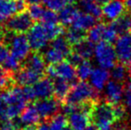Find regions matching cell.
<instances>
[{
	"instance_id": "obj_49",
	"label": "cell",
	"mask_w": 131,
	"mask_h": 130,
	"mask_svg": "<svg viewBox=\"0 0 131 130\" xmlns=\"http://www.w3.org/2000/svg\"><path fill=\"white\" fill-rule=\"evenodd\" d=\"M20 130H36V128L33 126H25L24 127H23V128Z\"/></svg>"
},
{
	"instance_id": "obj_46",
	"label": "cell",
	"mask_w": 131,
	"mask_h": 130,
	"mask_svg": "<svg viewBox=\"0 0 131 130\" xmlns=\"http://www.w3.org/2000/svg\"><path fill=\"white\" fill-rule=\"evenodd\" d=\"M5 104L3 102L1 96H0V119L3 118L4 113H5Z\"/></svg>"
},
{
	"instance_id": "obj_50",
	"label": "cell",
	"mask_w": 131,
	"mask_h": 130,
	"mask_svg": "<svg viewBox=\"0 0 131 130\" xmlns=\"http://www.w3.org/2000/svg\"><path fill=\"white\" fill-rule=\"evenodd\" d=\"M128 69H127V70H128V75H129V77L131 78V60L128 62Z\"/></svg>"
},
{
	"instance_id": "obj_34",
	"label": "cell",
	"mask_w": 131,
	"mask_h": 130,
	"mask_svg": "<svg viewBox=\"0 0 131 130\" xmlns=\"http://www.w3.org/2000/svg\"><path fill=\"white\" fill-rule=\"evenodd\" d=\"M79 0H47L44 4L47 5L48 9L54 12H58L65 5L69 4H75Z\"/></svg>"
},
{
	"instance_id": "obj_33",
	"label": "cell",
	"mask_w": 131,
	"mask_h": 130,
	"mask_svg": "<svg viewBox=\"0 0 131 130\" xmlns=\"http://www.w3.org/2000/svg\"><path fill=\"white\" fill-rule=\"evenodd\" d=\"M44 11H45V8L40 3L29 4L27 8L28 14L33 21H40L44 14Z\"/></svg>"
},
{
	"instance_id": "obj_4",
	"label": "cell",
	"mask_w": 131,
	"mask_h": 130,
	"mask_svg": "<svg viewBox=\"0 0 131 130\" xmlns=\"http://www.w3.org/2000/svg\"><path fill=\"white\" fill-rule=\"evenodd\" d=\"M10 34L11 35H9L7 40H8L11 54L17 58L19 61L25 60L30 51V46L27 36L23 33L10 32Z\"/></svg>"
},
{
	"instance_id": "obj_8",
	"label": "cell",
	"mask_w": 131,
	"mask_h": 130,
	"mask_svg": "<svg viewBox=\"0 0 131 130\" xmlns=\"http://www.w3.org/2000/svg\"><path fill=\"white\" fill-rule=\"evenodd\" d=\"M0 96L6 106L16 107L21 111H23L27 106L28 100L24 96L23 88L21 87L8 88L5 92L2 93Z\"/></svg>"
},
{
	"instance_id": "obj_48",
	"label": "cell",
	"mask_w": 131,
	"mask_h": 130,
	"mask_svg": "<svg viewBox=\"0 0 131 130\" xmlns=\"http://www.w3.org/2000/svg\"><path fill=\"white\" fill-rule=\"evenodd\" d=\"M125 2V5H126L127 9L131 11V0H124Z\"/></svg>"
},
{
	"instance_id": "obj_38",
	"label": "cell",
	"mask_w": 131,
	"mask_h": 130,
	"mask_svg": "<svg viewBox=\"0 0 131 130\" xmlns=\"http://www.w3.org/2000/svg\"><path fill=\"white\" fill-rule=\"evenodd\" d=\"M118 36H119V35H118L115 30L110 26V24L105 25L104 36H103V41L112 44L113 42H115L116 39H117Z\"/></svg>"
},
{
	"instance_id": "obj_2",
	"label": "cell",
	"mask_w": 131,
	"mask_h": 130,
	"mask_svg": "<svg viewBox=\"0 0 131 130\" xmlns=\"http://www.w3.org/2000/svg\"><path fill=\"white\" fill-rule=\"evenodd\" d=\"M98 94L89 84L85 81L74 83L70 88L64 102L75 107H81L90 102H97Z\"/></svg>"
},
{
	"instance_id": "obj_12",
	"label": "cell",
	"mask_w": 131,
	"mask_h": 130,
	"mask_svg": "<svg viewBox=\"0 0 131 130\" xmlns=\"http://www.w3.org/2000/svg\"><path fill=\"white\" fill-rule=\"evenodd\" d=\"M104 88V94L107 102L112 104L119 103L121 102L124 93V87L121 82L115 81L113 79L110 81L108 80Z\"/></svg>"
},
{
	"instance_id": "obj_32",
	"label": "cell",
	"mask_w": 131,
	"mask_h": 130,
	"mask_svg": "<svg viewBox=\"0 0 131 130\" xmlns=\"http://www.w3.org/2000/svg\"><path fill=\"white\" fill-rule=\"evenodd\" d=\"M48 124L50 130H63L64 127L68 126L67 118L63 114H55L51 117Z\"/></svg>"
},
{
	"instance_id": "obj_51",
	"label": "cell",
	"mask_w": 131,
	"mask_h": 130,
	"mask_svg": "<svg viewBox=\"0 0 131 130\" xmlns=\"http://www.w3.org/2000/svg\"><path fill=\"white\" fill-rule=\"evenodd\" d=\"M26 2L28 4H36V3H40L41 0H26Z\"/></svg>"
},
{
	"instance_id": "obj_36",
	"label": "cell",
	"mask_w": 131,
	"mask_h": 130,
	"mask_svg": "<svg viewBox=\"0 0 131 130\" xmlns=\"http://www.w3.org/2000/svg\"><path fill=\"white\" fill-rule=\"evenodd\" d=\"M40 21L43 23H46V24H55V23H58V14H57L56 12L53 10H50V9L47 8V10L45 9L44 11V14L41 17V20Z\"/></svg>"
},
{
	"instance_id": "obj_9",
	"label": "cell",
	"mask_w": 131,
	"mask_h": 130,
	"mask_svg": "<svg viewBox=\"0 0 131 130\" xmlns=\"http://www.w3.org/2000/svg\"><path fill=\"white\" fill-rule=\"evenodd\" d=\"M114 50L116 53L117 60L121 63H128L131 60V34L119 35L115 40Z\"/></svg>"
},
{
	"instance_id": "obj_35",
	"label": "cell",
	"mask_w": 131,
	"mask_h": 130,
	"mask_svg": "<svg viewBox=\"0 0 131 130\" xmlns=\"http://www.w3.org/2000/svg\"><path fill=\"white\" fill-rule=\"evenodd\" d=\"M13 83H14V79L11 76L10 71L0 65V90L8 88Z\"/></svg>"
},
{
	"instance_id": "obj_23",
	"label": "cell",
	"mask_w": 131,
	"mask_h": 130,
	"mask_svg": "<svg viewBox=\"0 0 131 130\" xmlns=\"http://www.w3.org/2000/svg\"><path fill=\"white\" fill-rule=\"evenodd\" d=\"M53 94L55 96L59 102H64L66 96L71 88L70 83L66 80L60 78H54V81L53 82Z\"/></svg>"
},
{
	"instance_id": "obj_28",
	"label": "cell",
	"mask_w": 131,
	"mask_h": 130,
	"mask_svg": "<svg viewBox=\"0 0 131 130\" xmlns=\"http://www.w3.org/2000/svg\"><path fill=\"white\" fill-rule=\"evenodd\" d=\"M43 57L45 62L48 63L49 64H56V63H60L62 60L65 59V56L63 55V54H62L60 51L56 50L52 46H50L46 51Z\"/></svg>"
},
{
	"instance_id": "obj_53",
	"label": "cell",
	"mask_w": 131,
	"mask_h": 130,
	"mask_svg": "<svg viewBox=\"0 0 131 130\" xmlns=\"http://www.w3.org/2000/svg\"><path fill=\"white\" fill-rule=\"evenodd\" d=\"M63 130H72V129H71V127H69V126H67V127H64V129H63Z\"/></svg>"
},
{
	"instance_id": "obj_17",
	"label": "cell",
	"mask_w": 131,
	"mask_h": 130,
	"mask_svg": "<svg viewBox=\"0 0 131 130\" xmlns=\"http://www.w3.org/2000/svg\"><path fill=\"white\" fill-rule=\"evenodd\" d=\"M96 20L97 19H95L94 16L79 11L78 15L76 16L71 25V28L82 30V31H86L96 23Z\"/></svg>"
},
{
	"instance_id": "obj_24",
	"label": "cell",
	"mask_w": 131,
	"mask_h": 130,
	"mask_svg": "<svg viewBox=\"0 0 131 130\" xmlns=\"http://www.w3.org/2000/svg\"><path fill=\"white\" fill-rule=\"evenodd\" d=\"M79 6L84 13L94 16L95 19L102 17V7L94 0H79Z\"/></svg>"
},
{
	"instance_id": "obj_31",
	"label": "cell",
	"mask_w": 131,
	"mask_h": 130,
	"mask_svg": "<svg viewBox=\"0 0 131 130\" xmlns=\"http://www.w3.org/2000/svg\"><path fill=\"white\" fill-rule=\"evenodd\" d=\"M112 72H111V75H112V78L113 80L115 81H119L122 83L125 80L127 77V74H128V70H127L126 65L124 63H118V64H115L113 67L112 68Z\"/></svg>"
},
{
	"instance_id": "obj_10",
	"label": "cell",
	"mask_w": 131,
	"mask_h": 130,
	"mask_svg": "<svg viewBox=\"0 0 131 130\" xmlns=\"http://www.w3.org/2000/svg\"><path fill=\"white\" fill-rule=\"evenodd\" d=\"M127 7L124 0H109L102 6V16L112 21L126 14Z\"/></svg>"
},
{
	"instance_id": "obj_11",
	"label": "cell",
	"mask_w": 131,
	"mask_h": 130,
	"mask_svg": "<svg viewBox=\"0 0 131 130\" xmlns=\"http://www.w3.org/2000/svg\"><path fill=\"white\" fill-rule=\"evenodd\" d=\"M34 107L36 108L40 118L49 119L57 113L60 109V102L57 99L52 97L39 99L35 102Z\"/></svg>"
},
{
	"instance_id": "obj_27",
	"label": "cell",
	"mask_w": 131,
	"mask_h": 130,
	"mask_svg": "<svg viewBox=\"0 0 131 130\" xmlns=\"http://www.w3.org/2000/svg\"><path fill=\"white\" fill-rule=\"evenodd\" d=\"M51 46L55 48L56 50L60 51L62 54H63V55L65 57H67L71 52V45L68 43V41L66 40V38L64 37H57L56 38L53 39Z\"/></svg>"
},
{
	"instance_id": "obj_43",
	"label": "cell",
	"mask_w": 131,
	"mask_h": 130,
	"mask_svg": "<svg viewBox=\"0 0 131 130\" xmlns=\"http://www.w3.org/2000/svg\"><path fill=\"white\" fill-rule=\"evenodd\" d=\"M15 5H16L17 13H19V12L26 11L29 4L26 2V0H15Z\"/></svg>"
},
{
	"instance_id": "obj_45",
	"label": "cell",
	"mask_w": 131,
	"mask_h": 130,
	"mask_svg": "<svg viewBox=\"0 0 131 130\" xmlns=\"http://www.w3.org/2000/svg\"><path fill=\"white\" fill-rule=\"evenodd\" d=\"M36 130H50L48 122H41V123H39Z\"/></svg>"
},
{
	"instance_id": "obj_21",
	"label": "cell",
	"mask_w": 131,
	"mask_h": 130,
	"mask_svg": "<svg viewBox=\"0 0 131 130\" xmlns=\"http://www.w3.org/2000/svg\"><path fill=\"white\" fill-rule=\"evenodd\" d=\"M20 115V122L21 125L24 126H34L40 120V116L33 105L26 106Z\"/></svg>"
},
{
	"instance_id": "obj_37",
	"label": "cell",
	"mask_w": 131,
	"mask_h": 130,
	"mask_svg": "<svg viewBox=\"0 0 131 130\" xmlns=\"http://www.w3.org/2000/svg\"><path fill=\"white\" fill-rule=\"evenodd\" d=\"M3 63L4 66H5L4 68L6 69L8 71H10V72L11 71L15 72L20 69V61L12 54H9Z\"/></svg>"
},
{
	"instance_id": "obj_18",
	"label": "cell",
	"mask_w": 131,
	"mask_h": 130,
	"mask_svg": "<svg viewBox=\"0 0 131 130\" xmlns=\"http://www.w3.org/2000/svg\"><path fill=\"white\" fill-rule=\"evenodd\" d=\"M58 21L62 26H68L72 23L76 16L78 15L79 10L74 4H69L58 11Z\"/></svg>"
},
{
	"instance_id": "obj_52",
	"label": "cell",
	"mask_w": 131,
	"mask_h": 130,
	"mask_svg": "<svg viewBox=\"0 0 131 130\" xmlns=\"http://www.w3.org/2000/svg\"><path fill=\"white\" fill-rule=\"evenodd\" d=\"M94 1H95L97 4H99V5H104V4H105L106 2H108L109 0H94Z\"/></svg>"
},
{
	"instance_id": "obj_19",
	"label": "cell",
	"mask_w": 131,
	"mask_h": 130,
	"mask_svg": "<svg viewBox=\"0 0 131 130\" xmlns=\"http://www.w3.org/2000/svg\"><path fill=\"white\" fill-rule=\"evenodd\" d=\"M75 53L79 54L83 60H90L94 56V51H95V45L94 43L88 39L84 38L79 42L78 44L73 45V50Z\"/></svg>"
},
{
	"instance_id": "obj_20",
	"label": "cell",
	"mask_w": 131,
	"mask_h": 130,
	"mask_svg": "<svg viewBox=\"0 0 131 130\" xmlns=\"http://www.w3.org/2000/svg\"><path fill=\"white\" fill-rule=\"evenodd\" d=\"M110 26L113 29L118 35L131 33V14H124L118 19L112 21Z\"/></svg>"
},
{
	"instance_id": "obj_25",
	"label": "cell",
	"mask_w": 131,
	"mask_h": 130,
	"mask_svg": "<svg viewBox=\"0 0 131 130\" xmlns=\"http://www.w3.org/2000/svg\"><path fill=\"white\" fill-rule=\"evenodd\" d=\"M16 13L15 0H0V20L2 21Z\"/></svg>"
},
{
	"instance_id": "obj_14",
	"label": "cell",
	"mask_w": 131,
	"mask_h": 130,
	"mask_svg": "<svg viewBox=\"0 0 131 130\" xmlns=\"http://www.w3.org/2000/svg\"><path fill=\"white\" fill-rule=\"evenodd\" d=\"M54 65L56 78H60L66 80L69 83H73L76 81L77 74H76V68L74 67L69 61H64L56 63Z\"/></svg>"
},
{
	"instance_id": "obj_40",
	"label": "cell",
	"mask_w": 131,
	"mask_h": 130,
	"mask_svg": "<svg viewBox=\"0 0 131 130\" xmlns=\"http://www.w3.org/2000/svg\"><path fill=\"white\" fill-rule=\"evenodd\" d=\"M67 57H68V61L74 66V67H77L79 63H81L83 61H84V60H83L77 53H75L74 51H72V50H71V54H70Z\"/></svg>"
},
{
	"instance_id": "obj_26",
	"label": "cell",
	"mask_w": 131,
	"mask_h": 130,
	"mask_svg": "<svg viewBox=\"0 0 131 130\" xmlns=\"http://www.w3.org/2000/svg\"><path fill=\"white\" fill-rule=\"evenodd\" d=\"M104 23H95L93 27L88 30V33L86 34V38L92 43H99L103 41V36L105 28Z\"/></svg>"
},
{
	"instance_id": "obj_29",
	"label": "cell",
	"mask_w": 131,
	"mask_h": 130,
	"mask_svg": "<svg viewBox=\"0 0 131 130\" xmlns=\"http://www.w3.org/2000/svg\"><path fill=\"white\" fill-rule=\"evenodd\" d=\"M75 68H76L77 78H79L81 81H86L89 78L90 74H91L92 70H93L92 64L88 61H86V60H84L82 63H79Z\"/></svg>"
},
{
	"instance_id": "obj_47",
	"label": "cell",
	"mask_w": 131,
	"mask_h": 130,
	"mask_svg": "<svg viewBox=\"0 0 131 130\" xmlns=\"http://www.w3.org/2000/svg\"><path fill=\"white\" fill-rule=\"evenodd\" d=\"M85 130H97V128H96V127L94 125V124L90 123L89 125L88 126V127H86V128L85 129Z\"/></svg>"
},
{
	"instance_id": "obj_3",
	"label": "cell",
	"mask_w": 131,
	"mask_h": 130,
	"mask_svg": "<svg viewBox=\"0 0 131 130\" xmlns=\"http://www.w3.org/2000/svg\"><path fill=\"white\" fill-rule=\"evenodd\" d=\"M94 56L101 68L111 69L117 62V56L112 44L101 41L95 46Z\"/></svg>"
},
{
	"instance_id": "obj_15",
	"label": "cell",
	"mask_w": 131,
	"mask_h": 130,
	"mask_svg": "<svg viewBox=\"0 0 131 130\" xmlns=\"http://www.w3.org/2000/svg\"><path fill=\"white\" fill-rule=\"evenodd\" d=\"M35 97L38 99H45L52 97L53 94V81L49 78H40L32 87Z\"/></svg>"
},
{
	"instance_id": "obj_44",
	"label": "cell",
	"mask_w": 131,
	"mask_h": 130,
	"mask_svg": "<svg viewBox=\"0 0 131 130\" xmlns=\"http://www.w3.org/2000/svg\"><path fill=\"white\" fill-rule=\"evenodd\" d=\"M9 55V52L7 47L3 44H0V64L5 62L6 57Z\"/></svg>"
},
{
	"instance_id": "obj_54",
	"label": "cell",
	"mask_w": 131,
	"mask_h": 130,
	"mask_svg": "<svg viewBox=\"0 0 131 130\" xmlns=\"http://www.w3.org/2000/svg\"><path fill=\"white\" fill-rule=\"evenodd\" d=\"M2 35H3V33L0 32V41H1V39H2Z\"/></svg>"
},
{
	"instance_id": "obj_6",
	"label": "cell",
	"mask_w": 131,
	"mask_h": 130,
	"mask_svg": "<svg viewBox=\"0 0 131 130\" xmlns=\"http://www.w3.org/2000/svg\"><path fill=\"white\" fill-rule=\"evenodd\" d=\"M33 25V20L29 15L27 10L14 14L8 18L5 24V29L12 33L28 32Z\"/></svg>"
},
{
	"instance_id": "obj_42",
	"label": "cell",
	"mask_w": 131,
	"mask_h": 130,
	"mask_svg": "<svg viewBox=\"0 0 131 130\" xmlns=\"http://www.w3.org/2000/svg\"><path fill=\"white\" fill-rule=\"evenodd\" d=\"M23 94H24V96L28 100V102H29V101L34 100V99L36 98L35 97L34 91H33V88L31 86H29V87H23Z\"/></svg>"
},
{
	"instance_id": "obj_1",
	"label": "cell",
	"mask_w": 131,
	"mask_h": 130,
	"mask_svg": "<svg viewBox=\"0 0 131 130\" xmlns=\"http://www.w3.org/2000/svg\"><path fill=\"white\" fill-rule=\"evenodd\" d=\"M90 120L97 130H112L117 122L113 105L110 102H93L89 108Z\"/></svg>"
},
{
	"instance_id": "obj_16",
	"label": "cell",
	"mask_w": 131,
	"mask_h": 130,
	"mask_svg": "<svg viewBox=\"0 0 131 130\" xmlns=\"http://www.w3.org/2000/svg\"><path fill=\"white\" fill-rule=\"evenodd\" d=\"M109 74L108 70L104 68H96L92 70L91 74L89 76L90 85L91 87L97 92H100L104 88L105 85L109 80Z\"/></svg>"
},
{
	"instance_id": "obj_55",
	"label": "cell",
	"mask_w": 131,
	"mask_h": 130,
	"mask_svg": "<svg viewBox=\"0 0 131 130\" xmlns=\"http://www.w3.org/2000/svg\"><path fill=\"white\" fill-rule=\"evenodd\" d=\"M2 22V21H1V20H0V23H1Z\"/></svg>"
},
{
	"instance_id": "obj_30",
	"label": "cell",
	"mask_w": 131,
	"mask_h": 130,
	"mask_svg": "<svg viewBox=\"0 0 131 130\" xmlns=\"http://www.w3.org/2000/svg\"><path fill=\"white\" fill-rule=\"evenodd\" d=\"M64 38H66L68 43L73 46L74 45L78 44L79 42H80L81 40L86 38V33H85V31H82V30H76L74 28H71L66 31Z\"/></svg>"
},
{
	"instance_id": "obj_13",
	"label": "cell",
	"mask_w": 131,
	"mask_h": 130,
	"mask_svg": "<svg viewBox=\"0 0 131 130\" xmlns=\"http://www.w3.org/2000/svg\"><path fill=\"white\" fill-rule=\"evenodd\" d=\"M40 78H41L40 74L25 67L24 69H19L17 71H15L13 79L14 82H15L20 87H29L34 85Z\"/></svg>"
},
{
	"instance_id": "obj_41",
	"label": "cell",
	"mask_w": 131,
	"mask_h": 130,
	"mask_svg": "<svg viewBox=\"0 0 131 130\" xmlns=\"http://www.w3.org/2000/svg\"><path fill=\"white\" fill-rule=\"evenodd\" d=\"M124 96H125L126 107L128 108V110L131 112V82H129L127 85V87H125Z\"/></svg>"
},
{
	"instance_id": "obj_7",
	"label": "cell",
	"mask_w": 131,
	"mask_h": 130,
	"mask_svg": "<svg viewBox=\"0 0 131 130\" xmlns=\"http://www.w3.org/2000/svg\"><path fill=\"white\" fill-rule=\"evenodd\" d=\"M90 103L76 109L68 115V125L72 130H85L91 123L89 116Z\"/></svg>"
},
{
	"instance_id": "obj_5",
	"label": "cell",
	"mask_w": 131,
	"mask_h": 130,
	"mask_svg": "<svg viewBox=\"0 0 131 130\" xmlns=\"http://www.w3.org/2000/svg\"><path fill=\"white\" fill-rule=\"evenodd\" d=\"M27 38L30 49H32L34 52H38L41 49L45 48L50 41L43 22L32 25L28 31Z\"/></svg>"
},
{
	"instance_id": "obj_22",
	"label": "cell",
	"mask_w": 131,
	"mask_h": 130,
	"mask_svg": "<svg viewBox=\"0 0 131 130\" xmlns=\"http://www.w3.org/2000/svg\"><path fill=\"white\" fill-rule=\"evenodd\" d=\"M26 59V68L40 75L43 74L46 69V63L43 55L35 52L30 55H28Z\"/></svg>"
},
{
	"instance_id": "obj_39",
	"label": "cell",
	"mask_w": 131,
	"mask_h": 130,
	"mask_svg": "<svg viewBox=\"0 0 131 130\" xmlns=\"http://www.w3.org/2000/svg\"><path fill=\"white\" fill-rule=\"evenodd\" d=\"M21 122L16 121L15 120H9V119H3V121L0 124V130H17Z\"/></svg>"
}]
</instances>
